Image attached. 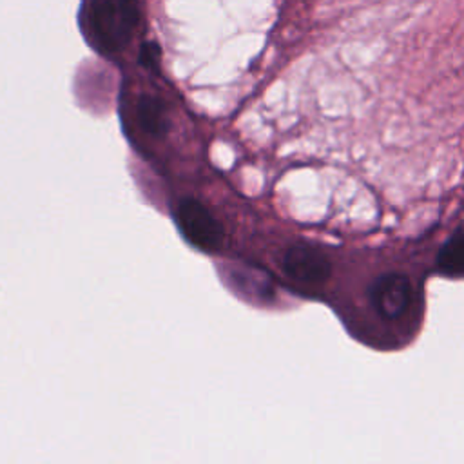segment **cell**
Wrapping results in <instances>:
<instances>
[{"mask_svg":"<svg viewBox=\"0 0 464 464\" xmlns=\"http://www.w3.org/2000/svg\"><path fill=\"white\" fill-rule=\"evenodd\" d=\"M140 22L138 0H92L89 25L100 49L116 53L123 49Z\"/></svg>","mask_w":464,"mask_h":464,"instance_id":"obj_1","label":"cell"},{"mask_svg":"<svg viewBox=\"0 0 464 464\" xmlns=\"http://www.w3.org/2000/svg\"><path fill=\"white\" fill-rule=\"evenodd\" d=\"M176 223L185 239L199 250L214 252L221 246L225 232L210 210L194 198L181 199L176 207Z\"/></svg>","mask_w":464,"mask_h":464,"instance_id":"obj_2","label":"cell"},{"mask_svg":"<svg viewBox=\"0 0 464 464\" xmlns=\"http://www.w3.org/2000/svg\"><path fill=\"white\" fill-rule=\"evenodd\" d=\"M373 310L382 319H399L410 306L411 285L404 274L388 272L373 279L368 290Z\"/></svg>","mask_w":464,"mask_h":464,"instance_id":"obj_3","label":"cell"},{"mask_svg":"<svg viewBox=\"0 0 464 464\" xmlns=\"http://www.w3.org/2000/svg\"><path fill=\"white\" fill-rule=\"evenodd\" d=\"M283 268L292 279L308 285H319L328 279L332 263L321 248L310 243H294L285 252Z\"/></svg>","mask_w":464,"mask_h":464,"instance_id":"obj_4","label":"cell"},{"mask_svg":"<svg viewBox=\"0 0 464 464\" xmlns=\"http://www.w3.org/2000/svg\"><path fill=\"white\" fill-rule=\"evenodd\" d=\"M136 118L140 127L152 136H163L169 130L165 103L150 94H145L136 103Z\"/></svg>","mask_w":464,"mask_h":464,"instance_id":"obj_5","label":"cell"},{"mask_svg":"<svg viewBox=\"0 0 464 464\" xmlns=\"http://www.w3.org/2000/svg\"><path fill=\"white\" fill-rule=\"evenodd\" d=\"M437 265L448 276H464V234H455L444 243Z\"/></svg>","mask_w":464,"mask_h":464,"instance_id":"obj_6","label":"cell"},{"mask_svg":"<svg viewBox=\"0 0 464 464\" xmlns=\"http://www.w3.org/2000/svg\"><path fill=\"white\" fill-rule=\"evenodd\" d=\"M161 49L154 42H145L140 51V63L147 69H158Z\"/></svg>","mask_w":464,"mask_h":464,"instance_id":"obj_7","label":"cell"}]
</instances>
